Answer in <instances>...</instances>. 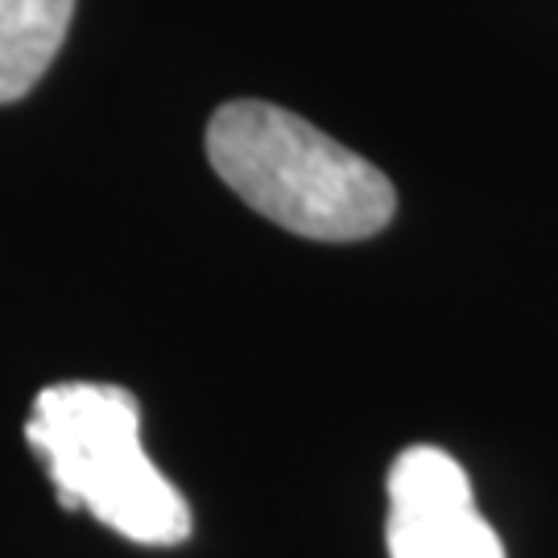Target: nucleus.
Segmentation results:
<instances>
[{"label": "nucleus", "mask_w": 558, "mask_h": 558, "mask_svg": "<svg viewBox=\"0 0 558 558\" xmlns=\"http://www.w3.org/2000/svg\"><path fill=\"white\" fill-rule=\"evenodd\" d=\"M207 161L253 211L306 240L377 236L398 211L373 161L278 104H223L207 124Z\"/></svg>", "instance_id": "f257e3e1"}, {"label": "nucleus", "mask_w": 558, "mask_h": 558, "mask_svg": "<svg viewBox=\"0 0 558 558\" xmlns=\"http://www.w3.org/2000/svg\"><path fill=\"white\" fill-rule=\"evenodd\" d=\"M25 439L46 463L62 509L92 518L137 546L191 538V505L141 447V405L129 389L62 380L41 389Z\"/></svg>", "instance_id": "f03ea898"}, {"label": "nucleus", "mask_w": 558, "mask_h": 558, "mask_svg": "<svg viewBox=\"0 0 558 558\" xmlns=\"http://www.w3.org/2000/svg\"><path fill=\"white\" fill-rule=\"evenodd\" d=\"M389 558H505L480 518L472 480L442 447H405L389 468Z\"/></svg>", "instance_id": "7ed1b4c3"}, {"label": "nucleus", "mask_w": 558, "mask_h": 558, "mask_svg": "<svg viewBox=\"0 0 558 558\" xmlns=\"http://www.w3.org/2000/svg\"><path fill=\"white\" fill-rule=\"evenodd\" d=\"M75 0H0V104L29 96L62 50Z\"/></svg>", "instance_id": "20e7f679"}]
</instances>
